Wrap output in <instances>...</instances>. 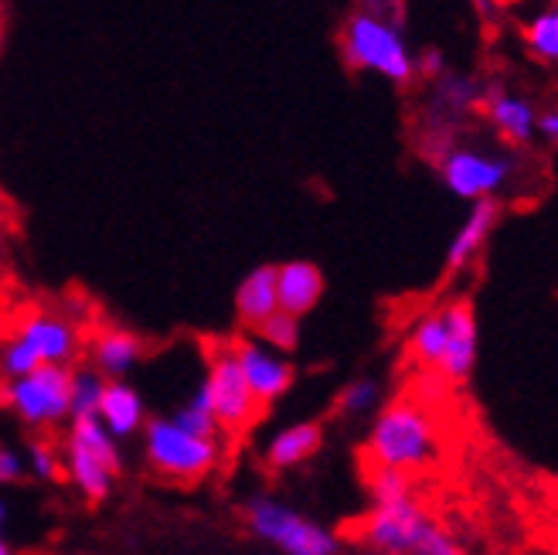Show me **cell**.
<instances>
[{"instance_id": "836d02e7", "label": "cell", "mask_w": 558, "mask_h": 555, "mask_svg": "<svg viewBox=\"0 0 558 555\" xmlns=\"http://www.w3.org/2000/svg\"><path fill=\"white\" fill-rule=\"evenodd\" d=\"M14 548H11V542H8V535L4 532H0V555H11Z\"/></svg>"}, {"instance_id": "603a6c76", "label": "cell", "mask_w": 558, "mask_h": 555, "mask_svg": "<svg viewBox=\"0 0 558 555\" xmlns=\"http://www.w3.org/2000/svg\"><path fill=\"white\" fill-rule=\"evenodd\" d=\"M524 41H527V48H532V51L538 55V59L558 62V21H555V14L545 11V14H538L535 21H527V27H524Z\"/></svg>"}, {"instance_id": "d6a6232c", "label": "cell", "mask_w": 558, "mask_h": 555, "mask_svg": "<svg viewBox=\"0 0 558 555\" xmlns=\"http://www.w3.org/2000/svg\"><path fill=\"white\" fill-rule=\"evenodd\" d=\"M8 515H11L8 502H0V532H4V529H8Z\"/></svg>"}, {"instance_id": "6da1fadb", "label": "cell", "mask_w": 558, "mask_h": 555, "mask_svg": "<svg viewBox=\"0 0 558 555\" xmlns=\"http://www.w3.org/2000/svg\"><path fill=\"white\" fill-rule=\"evenodd\" d=\"M365 454L372 467H396L405 474H418L439 460V430L423 406L399 399L378 412Z\"/></svg>"}, {"instance_id": "d590c367", "label": "cell", "mask_w": 558, "mask_h": 555, "mask_svg": "<svg viewBox=\"0 0 558 555\" xmlns=\"http://www.w3.org/2000/svg\"><path fill=\"white\" fill-rule=\"evenodd\" d=\"M0 41H4V11H0Z\"/></svg>"}, {"instance_id": "ffe728a7", "label": "cell", "mask_w": 558, "mask_h": 555, "mask_svg": "<svg viewBox=\"0 0 558 555\" xmlns=\"http://www.w3.org/2000/svg\"><path fill=\"white\" fill-rule=\"evenodd\" d=\"M442 348H446V317H442V311H436L415 324L412 338H409V351H412L415 365L436 369L442 358Z\"/></svg>"}, {"instance_id": "1f68e13d", "label": "cell", "mask_w": 558, "mask_h": 555, "mask_svg": "<svg viewBox=\"0 0 558 555\" xmlns=\"http://www.w3.org/2000/svg\"><path fill=\"white\" fill-rule=\"evenodd\" d=\"M4 256H8V221L0 215V263H4Z\"/></svg>"}, {"instance_id": "d6986e66", "label": "cell", "mask_w": 558, "mask_h": 555, "mask_svg": "<svg viewBox=\"0 0 558 555\" xmlns=\"http://www.w3.org/2000/svg\"><path fill=\"white\" fill-rule=\"evenodd\" d=\"M487 117L497 126V133L505 136V141H511V144L532 141L535 123H538L535 120V106L527 99L511 96V93H494L487 99Z\"/></svg>"}, {"instance_id": "9a60e30c", "label": "cell", "mask_w": 558, "mask_h": 555, "mask_svg": "<svg viewBox=\"0 0 558 555\" xmlns=\"http://www.w3.org/2000/svg\"><path fill=\"white\" fill-rule=\"evenodd\" d=\"M89 358H93V369L102 378H126L140 365V358H144V341H140L133 330L106 327L93 338Z\"/></svg>"}, {"instance_id": "7c38bea8", "label": "cell", "mask_w": 558, "mask_h": 555, "mask_svg": "<svg viewBox=\"0 0 558 555\" xmlns=\"http://www.w3.org/2000/svg\"><path fill=\"white\" fill-rule=\"evenodd\" d=\"M96 415L102 420V426L123 443V439H130L144 430L147 406H144V396H140L126 378H106Z\"/></svg>"}, {"instance_id": "74e56055", "label": "cell", "mask_w": 558, "mask_h": 555, "mask_svg": "<svg viewBox=\"0 0 558 555\" xmlns=\"http://www.w3.org/2000/svg\"><path fill=\"white\" fill-rule=\"evenodd\" d=\"M481 8H490V4H487V0H481Z\"/></svg>"}, {"instance_id": "30bf717a", "label": "cell", "mask_w": 558, "mask_h": 555, "mask_svg": "<svg viewBox=\"0 0 558 555\" xmlns=\"http://www.w3.org/2000/svg\"><path fill=\"white\" fill-rule=\"evenodd\" d=\"M14 338L32 351L41 365H72L82 351V330L62 314H27Z\"/></svg>"}, {"instance_id": "52a82bcc", "label": "cell", "mask_w": 558, "mask_h": 555, "mask_svg": "<svg viewBox=\"0 0 558 555\" xmlns=\"http://www.w3.org/2000/svg\"><path fill=\"white\" fill-rule=\"evenodd\" d=\"M202 382L211 396V409L218 415V426L226 433H245L259 420L263 406L253 396V388H248V382L235 362L232 341H211L208 345V375Z\"/></svg>"}, {"instance_id": "ac0fdd59", "label": "cell", "mask_w": 558, "mask_h": 555, "mask_svg": "<svg viewBox=\"0 0 558 555\" xmlns=\"http://www.w3.org/2000/svg\"><path fill=\"white\" fill-rule=\"evenodd\" d=\"M276 307V266H256L248 276H242L235 290V317L242 327H259Z\"/></svg>"}, {"instance_id": "5bb4252c", "label": "cell", "mask_w": 558, "mask_h": 555, "mask_svg": "<svg viewBox=\"0 0 558 555\" xmlns=\"http://www.w3.org/2000/svg\"><path fill=\"white\" fill-rule=\"evenodd\" d=\"M62 474L89 505H102L113 494V481H117V470H109L99 457H93L86 447H78L72 439H65L62 447Z\"/></svg>"}, {"instance_id": "3957f363", "label": "cell", "mask_w": 558, "mask_h": 555, "mask_svg": "<svg viewBox=\"0 0 558 555\" xmlns=\"http://www.w3.org/2000/svg\"><path fill=\"white\" fill-rule=\"evenodd\" d=\"M341 55L348 69L375 72L396 86H409L415 79V59L392 17L354 11L341 27Z\"/></svg>"}, {"instance_id": "e575fe53", "label": "cell", "mask_w": 558, "mask_h": 555, "mask_svg": "<svg viewBox=\"0 0 558 555\" xmlns=\"http://www.w3.org/2000/svg\"><path fill=\"white\" fill-rule=\"evenodd\" d=\"M487 4H497V8H514V4H521V0H487Z\"/></svg>"}, {"instance_id": "e0dca14e", "label": "cell", "mask_w": 558, "mask_h": 555, "mask_svg": "<svg viewBox=\"0 0 558 555\" xmlns=\"http://www.w3.org/2000/svg\"><path fill=\"white\" fill-rule=\"evenodd\" d=\"M500 218V205L490 198H477L473 202V208H470V215H466V221H463V229L453 236V242H450V249H446V269L450 273H457V269H463L473 256L481 253L484 249V242H487V236H490V229H494V221Z\"/></svg>"}, {"instance_id": "44dd1931", "label": "cell", "mask_w": 558, "mask_h": 555, "mask_svg": "<svg viewBox=\"0 0 558 555\" xmlns=\"http://www.w3.org/2000/svg\"><path fill=\"white\" fill-rule=\"evenodd\" d=\"M171 420H174L178 426L191 430V433H198V436H218V433H221L218 415H215V409H211V396H208L205 382H202L198 388H194V393L171 412Z\"/></svg>"}, {"instance_id": "9c48e42d", "label": "cell", "mask_w": 558, "mask_h": 555, "mask_svg": "<svg viewBox=\"0 0 558 555\" xmlns=\"http://www.w3.org/2000/svg\"><path fill=\"white\" fill-rule=\"evenodd\" d=\"M232 351H235V362L263 409H269L272 402H279L290 393L296 372L283 358V351L269 348L259 338H239V341H232Z\"/></svg>"}, {"instance_id": "4316f807", "label": "cell", "mask_w": 558, "mask_h": 555, "mask_svg": "<svg viewBox=\"0 0 558 555\" xmlns=\"http://www.w3.org/2000/svg\"><path fill=\"white\" fill-rule=\"evenodd\" d=\"M378 402H381V388H378V382H375V378H357V382H351V385L344 388V393H341L338 409H341L344 415H365V412H375Z\"/></svg>"}, {"instance_id": "8fae6325", "label": "cell", "mask_w": 558, "mask_h": 555, "mask_svg": "<svg viewBox=\"0 0 558 555\" xmlns=\"http://www.w3.org/2000/svg\"><path fill=\"white\" fill-rule=\"evenodd\" d=\"M446 317V348L436 372L446 382H466L477 365V314L470 300H453L442 307Z\"/></svg>"}, {"instance_id": "4dcf8cb0", "label": "cell", "mask_w": 558, "mask_h": 555, "mask_svg": "<svg viewBox=\"0 0 558 555\" xmlns=\"http://www.w3.org/2000/svg\"><path fill=\"white\" fill-rule=\"evenodd\" d=\"M535 130L545 136V141H551V144H558V113H545L538 123H535Z\"/></svg>"}, {"instance_id": "7402d4cb", "label": "cell", "mask_w": 558, "mask_h": 555, "mask_svg": "<svg viewBox=\"0 0 558 555\" xmlns=\"http://www.w3.org/2000/svg\"><path fill=\"white\" fill-rule=\"evenodd\" d=\"M256 330V338L259 341H266L269 348H276V351H293L296 345H300V317L296 314H290V311H283V307H276L259 327H253Z\"/></svg>"}, {"instance_id": "ba28073f", "label": "cell", "mask_w": 558, "mask_h": 555, "mask_svg": "<svg viewBox=\"0 0 558 555\" xmlns=\"http://www.w3.org/2000/svg\"><path fill=\"white\" fill-rule=\"evenodd\" d=\"M439 178H442L446 188L457 194V198L477 202V198H487V194L500 191V184L511 178V160L484 154V150L457 147V150L442 154Z\"/></svg>"}, {"instance_id": "2e32d148", "label": "cell", "mask_w": 558, "mask_h": 555, "mask_svg": "<svg viewBox=\"0 0 558 555\" xmlns=\"http://www.w3.org/2000/svg\"><path fill=\"white\" fill-rule=\"evenodd\" d=\"M324 447L320 423H293L272 433L266 447V467L269 470H293L306 460H314Z\"/></svg>"}, {"instance_id": "8d00e7d4", "label": "cell", "mask_w": 558, "mask_h": 555, "mask_svg": "<svg viewBox=\"0 0 558 555\" xmlns=\"http://www.w3.org/2000/svg\"><path fill=\"white\" fill-rule=\"evenodd\" d=\"M551 14H555V21H558V4H555V11H551Z\"/></svg>"}, {"instance_id": "277c9868", "label": "cell", "mask_w": 558, "mask_h": 555, "mask_svg": "<svg viewBox=\"0 0 558 555\" xmlns=\"http://www.w3.org/2000/svg\"><path fill=\"white\" fill-rule=\"evenodd\" d=\"M144 457L157 478L174 484L205 481L221 460L218 436H198L178 426L171 415H154L144 423Z\"/></svg>"}, {"instance_id": "83f0119b", "label": "cell", "mask_w": 558, "mask_h": 555, "mask_svg": "<svg viewBox=\"0 0 558 555\" xmlns=\"http://www.w3.org/2000/svg\"><path fill=\"white\" fill-rule=\"evenodd\" d=\"M24 478H27V460H24V454L0 443V487H11V484H17Z\"/></svg>"}, {"instance_id": "8992f818", "label": "cell", "mask_w": 558, "mask_h": 555, "mask_svg": "<svg viewBox=\"0 0 558 555\" xmlns=\"http://www.w3.org/2000/svg\"><path fill=\"white\" fill-rule=\"evenodd\" d=\"M4 399L24 426H62L72 415V365H38L27 375L8 378Z\"/></svg>"}, {"instance_id": "d4e9b609", "label": "cell", "mask_w": 558, "mask_h": 555, "mask_svg": "<svg viewBox=\"0 0 558 555\" xmlns=\"http://www.w3.org/2000/svg\"><path fill=\"white\" fill-rule=\"evenodd\" d=\"M24 460H27V474L38 478V481H45V484L62 478V454H59V447H54V443H48V439H35L32 447H27Z\"/></svg>"}, {"instance_id": "5b68a950", "label": "cell", "mask_w": 558, "mask_h": 555, "mask_svg": "<svg viewBox=\"0 0 558 555\" xmlns=\"http://www.w3.org/2000/svg\"><path fill=\"white\" fill-rule=\"evenodd\" d=\"M245 524L259 542L279 548L283 555H338L341 542L317 521L300 515L296 508L276 502L269 494H256L245 505Z\"/></svg>"}, {"instance_id": "f1b7e54d", "label": "cell", "mask_w": 558, "mask_h": 555, "mask_svg": "<svg viewBox=\"0 0 558 555\" xmlns=\"http://www.w3.org/2000/svg\"><path fill=\"white\" fill-rule=\"evenodd\" d=\"M439 96L450 102V106H457V109H463V106H470L473 99H477V86H473L470 79H446L442 86H439Z\"/></svg>"}, {"instance_id": "7a4b0ae2", "label": "cell", "mask_w": 558, "mask_h": 555, "mask_svg": "<svg viewBox=\"0 0 558 555\" xmlns=\"http://www.w3.org/2000/svg\"><path fill=\"white\" fill-rule=\"evenodd\" d=\"M361 545L388 555H460V542L446 535L439 524L412 502V494L396 502H375L361 518Z\"/></svg>"}, {"instance_id": "4fadbf2b", "label": "cell", "mask_w": 558, "mask_h": 555, "mask_svg": "<svg viewBox=\"0 0 558 555\" xmlns=\"http://www.w3.org/2000/svg\"><path fill=\"white\" fill-rule=\"evenodd\" d=\"M324 297V273L320 266L306 260H290L283 266H276V300L279 307L306 317Z\"/></svg>"}, {"instance_id": "484cf974", "label": "cell", "mask_w": 558, "mask_h": 555, "mask_svg": "<svg viewBox=\"0 0 558 555\" xmlns=\"http://www.w3.org/2000/svg\"><path fill=\"white\" fill-rule=\"evenodd\" d=\"M412 474L405 470H396V467H375L372 478H368V494L372 502H396V497H405L412 494Z\"/></svg>"}, {"instance_id": "cb8c5ba5", "label": "cell", "mask_w": 558, "mask_h": 555, "mask_svg": "<svg viewBox=\"0 0 558 555\" xmlns=\"http://www.w3.org/2000/svg\"><path fill=\"white\" fill-rule=\"evenodd\" d=\"M102 375L96 369L72 372V415H93L102 396ZM69 415V420H72Z\"/></svg>"}, {"instance_id": "f546056e", "label": "cell", "mask_w": 558, "mask_h": 555, "mask_svg": "<svg viewBox=\"0 0 558 555\" xmlns=\"http://www.w3.org/2000/svg\"><path fill=\"white\" fill-rule=\"evenodd\" d=\"M415 72H423V75H439V72H442V55H439V51H426L423 59H415Z\"/></svg>"}]
</instances>
